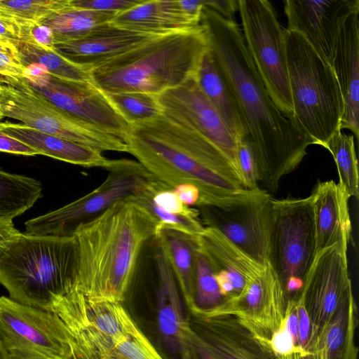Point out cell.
<instances>
[{
	"label": "cell",
	"mask_w": 359,
	"mask_h": 359,
	"mask_svg": "<svg viewBox=\"0 0 359 359\" xmlns=\"http://www.w3.org/2000/svg\"><path fill=\"white\" fill-rule=\"evenodd\" d=\"M287 30L302 35L330 65L335 43L345 19L359 11V0H287Z\"/></svg>",
	"instance_id": "19"
},
{
	"label": "cell",
	"mask_w": 359,
	"mask_h": 359,
	"mask_svg": "<svg viewBox=\"0 0 359 359\" xmlns=\"http://www.w3.org/2000/svg\"><path fill=\"white\" fill-rule=\"evenodd\" d=\"M4 118V116L0 110V120H1Z\"/></svg>",
	"instance_id": "50"
},
{
	"label": "cell",
	"mask_w": 359,
	"mask_h": 359,
	"mask_svg": "<svg viewBox=\"0 0 359 359\" xmlns=\"http://www.w3.org/2000/svg\"><path fill=\"white\" fill-rule=\"evenodd\" d=\"M104 94L129 126L151 121L163 114L156 95L137 92Z\"/></svg>",
	"instance_id": "35"
},
{
	"label": "cell",
	"mask_w": 359,
	"mask_h": 359,
	"mask_svg": "<svg viewBox=\"0 0 359 359\" xmlns=\"http://www.w3.org/2000/svg\"><path fill=\"white\" fill-rule=\"evenodd\" d=\"M110 23L156 35L184 31L201 24L184 11L179 0H144L130 10L117 15Z\"/></svg>",
	"instance_id": "26"
},
{
	"label": "cell",
	"mask_w": 359,
	"mask_h": 359,
	"mask_svg": "<svg viewBox=\"0 0 359 359\" xmlns=\"http://www.w3.org/2000/svg\"><path fill=\"white\" fill-rule=\"evenodd\" d=\"M0 342L8 359H72L68 333L57 316L4 296Z\"/></svg>",
	"instance_id": "12"
},
{
	"label": "cell",
	"mask_w": 359,
	"mask_h": 359,
	"mask_svg": "<svg viewBox=\"0 0 359 359\" xmlns=\"http://www.w3.org/2000/svg\"><path fill=\"white\" fill-rule=\"evenodd\" d=\"M0 41L13 43L18 41L17 26L0 18Z\"/></svg>",
	"instance_id": "47"
},
{
	"label": "cell",
	"mask_w": 359,
	"mask_h": 359,
	"mask_svg": "<svg viewBox=\"0 0 359 359\" xmlns=\"http://www.w3.org/2000/svg\"><path fill=\"white\" fill-rule=\"evenodd\" d=\"M0 131L20 140L40 155L87 168H102L109 170L115 160L107 158L102 152L90 147L43 133L23 123H0Z\"/></svg>",
	"instance_id": "25"
},
{
	"label": "cell",
	"mask_w": 359,
	"mask_h": 359,
	"mask_svg": "<svg viewBox=\"0 0 359 359\" xmlns=\"http://www.w3.org/2000/svg\"><path fill=\"white\" fill-rule=\"evenodd\" d=\"M177 198L186 205H197L200 192L196 187L190 184H181L172 188Z\"/></svg>",
	"instance_id": "42"
},
{
	"label": "cell",
	"mask_w": 359,
	"mask_h": 359,
	"mask_svg": "<svg viewBox=\"0 0 359 359\" xmlns=\"http://www.w3.org/2000/svg\"><path fill=\"white\" fill-rule=\"evenodd\" d=\"M0 151L24 156H35L39 154L36 149L20 140L12 137L1 131Z\"/></svg>",
	"instance_id": "41"
},
{
	"label": "cell",
	"mask_w": 359,
	"mask_h": 359,
	"mask_svg": "<svg viewBox=\"0 0 359 359\" xmlns=\"http://www.w3.org/2000/svg\"><path fill=\"white\" fill-rule=\"evenodd\" d=\"M157 227L132 195L79 224L72 233L79 248L74 287L91 299L122 302L141 249L157 236Z\"/></svg>",
	"instance_id": "2"
},
{
	"label": "cell",
	"mask_w": 359,
	"mask_h": 359,
	"mask_svg": "<svg viewBox=\"0 0 359 359\" xmlns=\"http://www.w3.org/2000/svg\"><path fill=\"white\" fill-rule=\"evenodd\" d=\"M189 346L191 359H216L191 329L189 334Z\"/></svg>",
	"instance_id": "44"
},
{
	"label": "cell",
	"mask_w": 359,
	"mask_h": 359,
	"mask_svg": "<svg viewBox=\"0 0 359 359\" xmlns=\"http://www.w3.org/2000/svg\"><path fill=\"white\" fill-rule=\"evenodd\" d=\"M205 6L224 18L233 20L234 13L238 11V0H206Z\"/></svg>",
	"instance_id": "43"
},
{
	"label": "cell",
	"mask_w": 359,
	"mask_h": 359,
	"mask_svg": "<svg viewBox=\"0 0 359 359\" xmlns=\"http://www.w3.org/2000/svg\"><path fill=\"white\" fill-rule=\"evenodd\" d=\"M16 26L18 41L45 50H55L54 34L47 25L41 22H34Z\"/></svg>",
	"instance_id": "37"
},
{
	"label": "cell",
	"mask_w": 359,
	"mask_h": 359,
	"mask_svg": "<svg viewBox=\"0 0 359 359\" xmlns=\"http://www.w3.org/2000/svg\"><path fill=\"white\" fill-rule=\"evenodd\" d=\"M356 314L351 292L339 304L326 328L323 339L325 359H358L354 339Z\"/></svg>",
	"instance_id": "28"
},
{
	"label": "cell",
	"mask_w": 359,
	"mask_h": 359,
	"mask_svg": "<svg viewBox=\"0 0 359 359\" xmlns=\"http://www.w3.org/2000/svg\"><path fill=\"white\" fill-rule=\"evenodd\" d=\"M238 11L247 49L264 87L281 114L293 122L285 29L269 1L238 0Z\"/></svg>",
	"instance_id": "11"
},
{
	"label": "cell",
	"mask_w": 359,
	"mask_h": 359,
	"mask_svg": "<svg viewBox=\"0 0 359 359\" xmlns=\"http://www.w3.org/2000/svg\"><path fill=\"white\" fill-rule=\"evenodd\" d=\"M316 256L312 206L309 197L271 201L267 264L286 301L301 295Z\"/></svg>",
	"instance_id": "9"
},
{
	"label": "cell",
	"mask_w": 359,
	"mask_h": 359,
	"mask_svg": "<svg viewBox=\"0 0 359 359\" xmlns=\"http://www.w3.org/2000/svg\"><path fill=\"white\" fill-rule=\"evenodd\" d=\"M106 180L95 190L57 210L25 223L32 236H72L74 229L100 214L115 202L133 195L140 184L152 175L138 161L116 159Z\"/></svg>",
	"instance_id": "13"
},
{
	"label": "cell",
	"mask_w": 359,
	"mask_h": 359,
	"mask_svg": "<svg viewBox=\"0 0 359 359\" xmlns=\"http://www.w3.org/2000/svg\"><path fill=\"white\" fill-rule=\"evenodd\" d=\"M286 306L287 301L278 280L266 264L237 297L215 312L203 314L235 316L258 338L269 344L273 334L284 323Z\"/></svg>",
	"instance_id": "18"
},
{
	"label": "cell",
	"mask_w": 359,
	"mask_h": 359,
	"mask_svg": "<svg viewBox=\"0 0 359 359\" xmlns=\"http://www.w3.org/2000/svg\"><path fill=\"white\" fill-rule=\"evenodd\" d=\"M359 11L344 21L337 36L330 66L344 101L340 129L359 135Z\"/></svg>",
	"instance_id": "23"
},
{
	"label": "cell",
	"mask_w": 359,
	"mask_h": 359,
	"mask_svg": "<svg viewBox=\"0 0 359 359\" xmlns=\"http://www.w3.org/2000/svg\"><path fill=\"white\" fill-rule=\"evenodd\" d=\"M237 165L245 187L248 189L259 188L255 156L248 135L238 140Z\"/></svg>",
	"instance_id": "38"
},
{
	"label": "cell",
	"mask_w": 359,
	"mask_h": 359,
	"mask_svg": "<svg viewBox=\"0 0 359 359\" xmlns=\"http://www.w3.org/2000/svg\"><path fill=\"white\" fill-rule=\"evenodd\" d=\"M25 72L15 46L0 49V75L24 76Z\"/></svg>",
	"instance_id": "40"
},
{
	"label": "cell",
	"mask_w": 359,
	"mask_h": 359,
	"mask_svg": "<svg viewBox=\"0 0 359 359\" xmlns=\"http://www.w3.org/2000/svg\"><path fill=\"white\" fill-rule=\"evenodd\" d=\"M0 110L4 117L102 153L128 151L122 138L60 110L34 90L23 76L0 75Z\"/></svg>",
	"instance_id": "10"
},
{
	"label": "cell",
	"mask_w": 359,
	"mask_h": 359,
	"mask_svg": "<svg viewBox=\"0 0 359 359\" xmlns=\"http://www.w3.org/2000/svg\"><path fill=\"white\" fill-rule=\"evenodd\" d=\"M184 11L195 20L201 22V13L206 0H179Z\"/></svg>",
	"instance_id": "46"
},
{
	"label": "cell",
	"mask_w": 359,
	"mask_h": 359,
	"mask_svg": "<svg viewBox=\"0 0 359 359\" xmlns=\"http://www.w3.org/2000/svg\"><path fill=\"white\" fill-rule=\"evenodd\" d=\"M208 47L201 24L158 36L91 70L92 82L104 93L158 95L196 75Z\"/></svg>",
	"instance_id": "4"
},
{
	"label": "cell",
	"mask_w": 359,
	"mask_h": 359,
	"mask_svg": "<svg viewBox=\"0 0 359 359\" xmlns=\"http://www.w3.org/2000/svg\"><path fill=\"white\" fill-rule=\"evenodd\" d=\"M348 243L342 240L316 254L299 296L323 346L330 318L341 302L353 292L348 269Z\"/></svg>",
	"instance_id": "16"
},
{
	"label": "cell",
	"mask_w": 359,
	"mask_h": 359,
	"mask_svg": "<svg viewBox=\"0 0 359 359\" xmlns=\"http://www.w3.org/2000/svg\"><path fill=\"white\" fill-rule=\"evenodd\" d=\"M201 24L248 126L258 183L267 192H275L280 179L302 162L311 142L271 99L234 19L205 6Z\"/></svg>",
	"instance_id": "1"
},
{
	"label": "cell",
	"mask_w": 359,
	"mask_h": 359,
	"mask_svg": "<svg viewBox=\"0 0 359 359\" xmlns=\"http://www.w3.org/2000/svg\"><path fill=\"white\" fill-rule=\"evenodd\" d=\"M49 311L67 329L72 359H162L121 302L91 299L72 287Z\"/></svg>",
	"instance_id": "6"
},
{
	"label": "cell",
	"mask_w": 359,
	"mask_h": 359,
	"mask_svg": "<svg viewBox=\"0 0 359 359\" xmlns=\"http://www.w3.org/2000/svg\"><path fill=\"white\" fill-rule=\"evenodd\" d=\"M13 47H15L13 43L0 41V49L9 48Z\"/></svg>",
	"instance_id": "48"
},
{
	"label": "cell",
	"mask_w": 359,
	"mask_h": 359,
	"mask_svg": "<svg viewBox=\"0 0 359 359\" xmlns=\"http://www.w3.org/2000/svg\"><path fill=\"white\" fill-rule=\"evenodd\" d=\"M161 35L130 30L110 22L76 40L55 43V50L90 72Z\"/></svg>",
	"instance_id": "21"
},
{
	"label": "cell",
	"mask_w": 359,
	"mask_h": 359,
	"mask_svg": "<svg viewBox=\"0 0 359 359\" xmlns=\"http://www.w3.org/2000/svg\"><path fill=\"white\" fill-rule=\"evenodd\" d=\"M325 148L333 156L339 174V183L350 197L358 199L359 177L353 136L339 130L329 140Z\"/></svg>",
	"instance_id": "34"
},
{
	"label": "cell",
	"mask_w": 359,
	"mask_h": 359,
	"mask_svg": "<svg viewBox=\"0 0 359 359\" xmlns=\"http://www.w3.org/2000/svg\"><path fill=\"white\" fill-rule=\"evenodd\" d=\"M23 77L34 90L60 110L126 142L130 126L93 82L60 79L35 64L25 67Z\"/></svg>",
	"instance_id": "15"
},
{
	"label": "cell",
	"mask_w": 359,
	"mask_h": 359,
	"mask_svg": "<svg viewBox=\"0 0 359 359\" xmlns=\"http://www.w3.org/2000/svg\"><path fill=\"white\" fill-rule=\"evenodd\" d=\"M115 13L73 8L68 5L41 22L53 32L55 42L81 39L96 27L111 22Z\"/></svg>",
	"instance_id": "30"
},
{
	"label": "cell",
	"mask_w": 359,
	"mask_h": 359,
	"mask_svg": "<svg viewBox=\"0 0 359 359\" xmlns=\"http://www.w3.org/2000/svg\"><path fill=\"white\" fill-rule=\"evenodd\" d=\"M293 122L311 144L325 147L340 129L344 112L341 90L330 65L299 33L284 32Z\"/></svg>",
	"instance_id": "7"
},
{
	"label": "cell",
	"mask_w": 359,
	"mask_h": 359,
	"mask_svg": "<svg viewBox=\"0 0 359 359\" xmlns=\"http://www.w3.org/2000/svg\"><path fill=\"white\" fill-rule=\"evenodd\" d=\"M152 292H126L121 302L128 315L162 359H191L188 310L168 255L157 237Z\"/></svg>",
	"instance_id": "8"
},
{
	"label": "cell",
	"mask_w": 359,
	"mask_h": 359,
	"mask_svg": "<svg viewBox=\"0 0 359 359\" xmlns=\"http://www.w3.org/2000/svg\"><path fill=\"white\" fill-rule=\"evenodd\" d=\"M0 359H8L0 342Z\"/></svg>",
	"instance_id": "49"
},
{
	"label": "cell",
	"mask_w": 359,
	"mask_h": 359,
	"mask_svg": "<svg viewBox=\"0 0 359 359\" xmlns=\"http://www.w3.org/2000/svg\"><path fill=\"white\" fill-rule=\"evenodd\" d=\"M227 302L228 299L221 290L214 269L196 245L194 304L188 311L210 313L219 310Z\"/></svg>",
	"instance_id": "33"
},
{
	"label": "cell",
	"mask_w": 359,
	"mask_h": 359,
	"mask_svg": "<svg viewBox=\"0 0 359 359\" xmlns=\"http://www.w3.org/2000/svg\"><path fill=\"white\" fill-rule=\"evenodd\" d=\"M188 323L216 359H278L269 344L235 316L188 311Z\"/></svg>",
	"instance_id": "20"
},
{
	"label": "cell",
	"mask_w": 359,
	"mask_h": 359,
	"mask_svg": "<svg viewBox=\"0 0 359 359\" xmlns=\"http://www.w3.org/2000/svg\"><path fill=\"white\" fill-rule=\"evenodd\" d=\"M156 96L164 116L208 139L227 157L239 173L238 140L202 91L196 75Z\"/></svg>",
	"instance_id": "17"
},
{
	"label": "cell",
	"mask_w": 359,
	"mask_h": 359,
	"mask_svg": "<svg viewBox=\"0 0 359 359\" xmlns=\"http://www.w3.org/2000/svg\"><path fill=\"white\" fill-rule=\"evenodd\" d=\"M157 237L164 245L183 300L190 309L194 304L196 238L170 230L161 231Z\"/></svg>",
	"instance_id": "29"
},
{
	"label": "cell",
	"mask_w": 359,
	"mask_h": 359,
	"mask_svg": "<svg viewBox=\"0 0 359 359\" xmlns=\"http://www.w3.org/2000/svg\"><path fill=\"white\" fill-rule=\"evenodd\" d=\"M271 199L263 189H245L199 208L206 227L217 229L254 261L265 266Z\"/></svg>",
	"instance_id": "14"
},
{
	"label": "cell",
	"mask_w": 359,
	"mask_h": 359,
	"mask_svg": "<svg viewBox=\"0 0 359 359\" xmlns=\"http://www.w3.org/2000/svg\"><path fill=\"white\" fill-rule=\"evenodd\" d=\"M344 187L334 180L318 182L309 196L313 213L316 254L342 241H350L351 223Z\"/></svg>",
	"instance_id": "24"
},
{
	"label": "cell",
	"mask_w": 359,
	"mask_h": 359,
	"mask_svg": "<svg viewBox=\"0 0 359 359\" xmlns=\"http://www.w3.org/2000/svg\"><path fill=\"white\" fill-rule=\"evenodd\" d=\"M196 79L202 91L237 140L248 135V126L235 96L210 46L203 55Z\"/></svg>",
	"instance_id": "27"
},
{
	"label": "cell",
	"mask_w": 359,
	"mask_h": 359,
	"mask_svg": "<svg viewBox=\"0 0 359 359\" xmlns=\"http://www.w3.org/2000/svg\"><path fill=\"white\" fill-rule=\"evenodd\" d=\"M69 0H0V18L15 25L40 22L65 8Z\"/></svg>",
	"instance_id": "36"
},
{
	"label": "cell",
	"mask_w": 359,
	"mask_h": 359,
	"mask_svg": "<svg viewBox=\"0 0 359 359\" xmlns=\"http://www.w3.org/2000/svg\"><path fill=\"white\" fill-rule=\"evenodd\" d=\"M24 67L39 65L60 79L75 82H92L90 72L73 62L56 50H48L17 41L13 43Z\"/></svg>",
	"instance_id": "32"
},
{
	"label": "cell",
	"mask_w": 359,
	"mask_h": 359,
	"mask_svg": "<svg viewBox=\"0 0 359 359\" xmlns=\"http://www.w3.org/2000/svg\"><path fill=\"white\" fill-rule=\"evenodd\" d=\"M20 233L15 229L13 220L0 218V249L15 238Z\"/></svg>",
	"instance_id": "45"
},
{
	"label": "cell",
	"mask_w": 359,
	"mask_h": 359,
	"mask_svg": "<svg viewBox=\"0 0 359 359\" xmlns=\"http://www.w3.org/2000/svg\"><path fill=\"white\" fill-rule=\"evenodd\" d=\"M196 242L214 269L228 302L237 297L247 283L266 266L257 263L214 228L205 226Z\"/></svg>",
	"instance_id": "22"
},
{
	"label": "cell",
	"mask_w": 359,
	"mask_h": 359,
	"mask_svg": "<svg viewBox=\"0 0 359 359\" xmlns=\"http://www.w3.org/2000/svg\"><path fill=\"white\" fill-rule=\"evenodd\" d=\"M41 195L39 180L0 169V218L13 220L31 208Z\"/></svg>",
	"instance_id": "31"
},
{
	"label": "cell",
	"mask_w": 359,
	"mask_h": 359,
	"mask_svg": "<svg viewBox=\"0 0 359 359\" xmlns=\"http://www.w3.org/2000/svg\"><path fill=\"white\" fill-rule=\"evenodd\" d=\"M144 0H69L76 8L121 14L142 3Z\"/></svg>",
	"instance_id": "39"
},
{
	"label": "cell",
	"mask_w": 359,
	"mask_h": 359,
	"mask_svg": "<svg viewBox=\"0 0 359 359\" xmlns=\"http://www.w3.org/2000/svg\"><path fill=\"white\" fill-rule=\"evenodd\" d=\"M126 142L128 153L156 180L171 188L181 184L196 187L200 192L198 207L248 189L215 145L163 114L130 126Z\"/></svg>",
	"instance_id": "3"
},
{
	"label": "cell",
	"mask_w": 359,
	"mask_h": 359,
	"mask_svg": "<svg viewBox=\"0 0 359 359\" xmlns=\"http://www.w3.org/2000/svg\"><path fill=\"white\" fill-rule=\"evenodd\" d=\"M78 268L74 236L20 233L0 249V283L10 298L47 311L74 286Z\"/></svg>",
	"instance_id": "5"
}]
</instances>
